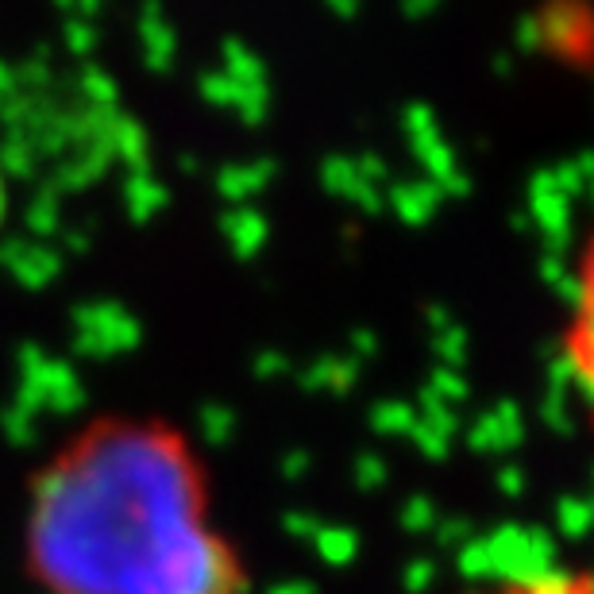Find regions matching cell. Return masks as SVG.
<instances>
[{"label": "cell", "mask_w": 594, "mask_h": 594, "mask_svg": "<svg viewBox=\"0 0 594 594\" xmlns=\"http://www.w3.org/2000/svg\"><path fill=\"white\" fill-rule=\"evenodd\" d=\"M23 572L43 594H251L205 455L151 413L93 417L31 471Z\"/></svg>", "instance_id": "cell-1"}, {"label": "cell", "mask_w": 594, "mask_h": 594, "mask_svg": "<svg viewBox=\"0 0 594 594\" xmlns=\"http://www.w3.org/2000/svg\"><path fill=\"white\" fill-rule=\"evenodd\" d=\"M556 344L560 368L572 382L575 397L583 405V417H587L594 433V224L572 259V279H567L564 321H560Z\"/></svg>", "instance_id": "cell-2"}, {"label": "cell", "mask_w": 594, "mask_h": 594, "mask_svg": "<svg viewBox=\"0 0 594 594\" xmlns=\"http://www.w3.org/2000/svg\"><path fill=\"white\" fill-rule=\"evenodd\" d=\"M62 259H67L62 251L47 248L43 240H28V235H12L0 243V266L28 290L51 286L62 274Z\"/></svg>", "instance_id": "cell-3"}, {"label": "cell", "mask_w": 594, "mask_h": 594, "mask_svg": "<svg viewBox=\"0 0 594 594\" xmlns=\"http://www.w3.org/2000/svg\"><path fill=\"white\" fill-rule=\"evenodd\" d=\"M467 594H594L591 567H541V572L502 575Z\"/></svg>", "instance_id": "cell-4"}, {"label": "cell", "mask_w": 594, "mask_h": 594, "mask_svg": "<svg viewBox=\"0 0 594 594\" xmlns=\"http://www.w3.org/2000/svg\"><path fill=\"white\" fill-rule=\"evenodd\" d=\"M23 224L36 240H47V235L62 232V198L51 190V185H39V193L28 201V213H23Z\"/></svg>", "instance_id": "cell-5"}, {"label": "cell", "mask_w": 594, "mask_h": 594, "mask_svg": "<svg viewBox=\"0 0 594 594\" xmlns=\"http://www.w3.org/2000/svg\"><path fill=\"white\" fill-rule=\"evenodd\" d=\"M62 43H67L70 54L85 59V54H93V47H97V28L85 20V16H67V20H62Z\"/></svg>", "instance_id": "cell-6"}, {"label": "cell", "mask_w": 594, "mask_h": 594, "mask_svg": "<svg viewBox=\"0 0 594 594\" xmlns=\"http://www.w3.org/2000/svg\"><path fill=\"white\" fill-rule=\"evenodd\" d=\"M4 213H8V178L0 174V224H4Z\"/></svg>", "instance_id": "cell-7"}, {"label": "cell", "mask_w": 594, "mask_h": 594, "mask_svg": "<svg viewBox=\"0 0 594 594\" xmlns=\"http://www.w3.org/2000/svg\"><path fill=\"white\" fill-rule=\"evenodd\" d=\"M97 8H101V0H78V16H85V20L97 12Z\"/></svg>", "instance_id": "cell-8"}, {"label": "cell", "mask_w": 594, "mask_h": 594, "mask_svg": "<svg viewBox=\"0 0 594 594\" xmlns=\"http://www.w3.org/2000/svg\"><path fill=\"white\" fill-rule=\"evenodd\" d=\"M0 112H4V97H0Z\"/></svg>", "instance_id": "cell-9"}]
</instances>
